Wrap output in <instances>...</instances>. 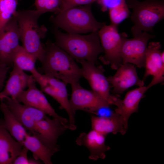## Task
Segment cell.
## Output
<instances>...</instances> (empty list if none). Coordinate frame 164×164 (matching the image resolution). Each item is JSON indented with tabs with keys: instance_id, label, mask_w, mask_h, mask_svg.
<instances>
[{
	"instance_id": "cell-23",
	"label": "cell",
	"mask_w": 164,
	"mask_h": 164,
	"mask_svg": "<svg viewBox=\"0 0 164 164\" xmlns=\"http://www.w3.org/2000/svg\"><path fill=\"white\" fill-rule=\"evenodd\" d=\"M22 145L32 153L34 159H40L45 164L53 163L51 157L56 152L47 147L34 135L27 133Z\"/></svg>"
},
{
	"instance_id": "cell-30",
	"label": "cell",
	"mask_w": 164,
	"mask_h": 164,
	"mask_svg": "<svg viewBox=\"0 0 164 164\" xmlns=\"http://www.w3.org/2000/svg\"><path fill=\"white\" fill-rule=\"evenodd\" d=\"M123 0H98L97 2L101 5L102 11L105 12L118 5Z\"/></svg>"
},
{
	"instance_id": "cell-21",
	"label": "cell",
	"mask_w": 164,
	"mask_h": 164,
	"mask_svg": "<svg viewBox=\"0 0 164 164\" xmlns=\"http://www.w3.org/2000/svg\"><path fill=\"white\" fill-rule=\"evenodd\" d=\"M13 65L9 77L0 92L5 96L15 99L27 87L32 74L28 75L16 65Z\"/></svg>"
},
{
	"instance_id": "cell-6",
	"label": "cell",
	"mask_w": 164,
	"mask_h": 164,
	"mask_svg": "<svg viewBox=\"0 0 164 164\" xmlns=\"http://www.w3.org/2000/svg\"><path fill=\"white\" fill-rule=\"evenodd\" d=\"M35 81L40 86L41 91L52 97L60 104V108L64 109L69 118V129L74 130L75 114L71 108L66 88V84L56 78L42 74L36 70L32 73Z\"/></svg>"
},
{
	"instance_id": "cell-26",
	"label": "cell",
	"mask_w": 164,
	"mask_h": 164,
	"mask_svg": "<svg viewBox=\"0 0 164 164\" xmlns=\"http://www.w3.org/2000/svg\"><path fill=\"white\" fill-rule=\"evenodd\" d=\"M108 10L111 24L117 26L128 18L130 13L125 0H123L118 5Z\"/></svg>"
},
{
	"instance_id": "cell-8",
	"label": "cell",
	"mask_w": 164,
	"mask_h": 164,
	"mask_svg": "<svg viewBox=\"0 0 164 164\" xmlns=\"http://www.w3.org/2000/svg\"><path fill=\"white\" fill-rule=\"evenodd\" d=\"M122 42L121 55L122 63H131L138 67H145V54L149 40L155 36L143 32L132 39H128L125 33H122Z\"/></svg>"
},
{
	"instance_id": "cell-17",
	"label": "cell",
	"mask_w": 164,
	"mask_h": 164,
	"mask_svg": "<svg viewBox=\"0 0 164 164\" xmlns=\"http://www.w3.org/2000/svg\"><path fill=\"white\" fill-rule=\"evenodd\" d=\"M106 136L92 129L87 133H81L77 138L76 142L80 146H84L89 150V158L95 161L104 159L106 152L110 147L105 143Z\"/></svg>"
},
{
	"instance_id": "cell-7",
	"label": "cell",
	"mask_w": 164,
	"mask_h": 164,
	"mask_svg": "<svg viewBox=\"0 0 164 164\" xmlns=\"http://www.w3.org/2000/svg\"><path fill=\"white\" fill-rule=\"evenodd\" d=\"M118 26L111 24L104 26L98 31L104 54L99 59L105 65L116 70L123 63L121 55L122 34L118 32Z\"/></svg>"
},
{
	"instance_id": "cell-12",
	"label": "cell",
	"mask_w": 164,
	"mask_h": 164,
	"mask_svg": "<svg viewBox=\"0 0 164 164\" xmlns=\"http://www.w3.org/2000/svg\"><path fill=\"white\" fill-rule=\"evenodd\" d=\"M19 32L14 15L0 33V63L9 67L13 65V60L20 46Z\"/></svg>"
},
{
	"instance_id": "cell-24",
	"label": "cell",
	"mask_w": 164,
	"mask_h": 164,
	"mask_svg": "<svg viewBox=\"0 0 164 164\" xmlns=\"http://www.w3.org/2000/svg\"><path fill=\"white\" fill-rule=\"evenodd\" d=\"M37 59L20 46L13 60L15 65L21 70L30 71L31 73L36 70L35 63Z\"/></svg>"
},
{
	"instance_id": "cell-2",
	"label": "cell",
	"mask_w": 164,
	"mask_h": 164,
	"mask_svg": "<svg viewBox=\"0 0 164 164\" xmlns=\"http://www.w3.org/2000/svg\"><path fill=\"white\" fill-rule=\"evenodd\" d=\"M56 28L54 34L57 45L76 61L83 60L97 64L98 55L104 53L98 31L82 35L64 33Z\"/></svg>"
},
{
	"instance_id": "cell-9",
	"label": "cell",
	"mask_w": 164,
	"mask_h": 164,
	"mask_svg": "<svg viewBox=\"0 0 164 164\" xmlns=\"http://www.w3.org/2000/svg\"><path fill=\"white\" fill-rule=\"evenodd\" d=\"M51 119L46 116L37 121L31 132L34 135L50 149L56 152L59 150L57 139L69 128L68 120L65 118Z\"/></svg>"
},
{
	"instance_id": "cell-3",
	"label": "cell",
	"mask_w": 164,
	"mask_h": 164,
	"mask_svg": "<svg viewBox=\"0 0 164 164\" xmlns=\"http://www.w3.org/2000/svg\"><path fill=\"white\" fill-rule=\"evenodd\" d=\"M41 15L36 9L16 11L13 15L17 20L22 46L39 61L44 52L41 40L45 37L47 31L45 26L38 24Z\"/></svg>"
},
{
	"instance_id": "cell-27",
	"label": "cell",
	"mask_w": 164,
	"mask_h": 164,
	"mask_svg": "<svg viewBox=\"0 0 164 164\" xmlns=\"http://www.w3.org/2000/svg\"><path fill=\"white\" fill-rule=\"evenodd\" d=\"M62 0H35L36 10L41 14L47 12L55 14L60 11Z\"/></svg>"
},
{
	"instance_id": "cell-33",
	"label": "cell",
	"mask_w": 164,
	"mask_h": 164,
	"mask_svg": "<svg viewBox=\"0 0 164 164\" xmlns=\"http://www.w3.org/2000/svg\"></svg>"
},
{
	"instance_id": "cell-14",
	"label": "cell",
	"mask_w": 164,
	"mask_h": 164,
	"mask_svg": "<svg viewBox=\"0 0 164 164\" xmlns=\"http://www.w3.org/2000/svg\"><path fill=\"white\" fill-rule=\"evenodd\" d=\"M115 74L107 78L111 87L112 92L119 96L129 87L134 85L139 87L144 86V81L138 77L134 64H122L117 70Z\"/></svg>"
},
{
	"instance_id": "cell-31",
	"label": "cell",
	"mask_w": 164,
	"mask_h": 164,
	"mask_svg": "<svg viewBox=\"0 0 164 164\" xmlns=\"http://www.w3.org/2000/svg\"><path fill=\"white\" fill-rule=\"evenodd\" d=\"M9 67L4 64L0 63V92L3 88L4 82Z\"/></svg>"
},
{
	"instance_id": "cell-22",
	"label": "cell",
	"mask_w": 164,
	"mask_h": 164,
	"mask_svg": "<svg viewBox=\"0 0 164 164\" xmlns=\"http://www.w3.org/2000/svg\"><path fill=\"white\" fill-rule=\"evenodd\" d=\"M1 101L0 109L4 117L3 120L4 126L13 138L22 145L28 133L26 129L10 111L5 102Z\"/></svg>"
},
{
	"instance_id": "cell-32",
	"label": "cell",
	"mask_w": 164,
	"mask_h": 164,
	"mask_svg": "<svg viewBox=\"0 0 164 164\" xmlns=\"http://www.w3.org/2000/svg\"><path fill=\"white\" fill-rule=\"evenodd\" d=\"M7 97L2 94L0 92V100H2Z\"/></svg>"
},
{
	"instance_id": "cell-20",
	"label": "cell",
	"mask_w": 164,
	"mask_h": 164,
	"mask_svg": "<svg viewBox=\"0 0 164 164\" xmlns=\"http://www.w3.org/2000/svg\"><path fill=\"white\" fill-rule=\"evenodd\" d=\"M23 146L15 140L0 119V164H12Z\"/></svg>"
},
{
	"instance_id": "cell-19",
	"label": "cell",
	"mask_w": 164,
	"mask_h": 164,
	"mask_svg": "<svg viewBox=\"0 0 164 164\" xmlns=\"http://www.w3.org/2000/svg\"><path fill=\"white\" fill-rule=\"evenodd\" d=\"M92 129L106 136L109 133L125 135L127 129L120 115L114 111L107 116H92Z\"/></svg>"
},
{
	"instance_id": "cell-4",
	"label": "cell",
	"mask_w": 164,
	"mask_h": 164,
	"mask_svg": "<svg viewBox=\"0 0 164 164\" xmlns=\"http://www.w3.org/2000/svg\"><path fill=\"white\" fill-rule=\"evenodd\" d=\"M91 4L67 9L51 16L50 20L56 27L69 34L98 32L106 23L99 22L95 18L91 11Z\"/></svg>"
},
{
	"instance_id": "cell-18",
	"label": "cell",
	"mask_w": 164,
	"mask_h": 164,
	"mask_svg": "<svg viewBox=\"0 0 164 164\" xmlns=\"http://www.w3.org/2000/svg\"><path fill=\"white\" fill-rule=\"evenodd\" d=\"M148 90L146 86H144L129 91L123 100L119 96L116 97L113 104L117 107L114 111L120 115L127 129L129 117L138 111L139 102Z\"/></svg>"
},
{
	"instance_id": "cell-5",
	"label": "cell",
	"mask_w": 164,
	"mask_h": 164,
	"mask_svg": "<svg viewBox=\"0 0 164 164\" xmlns=\"http://www.w3.org/2000/svg\"><path fill=\"white\" fill-rule=\"evenodd\" d=\"M132 9L131 19L133 23L131 31L133 37L143 32H152L154 26L164 18V0H126Z\"/></svg>"
},
{
	"instance_id": "cell-15",
	"label": "cell",
	"mask_w": 164,
	"mask_h": 164,
	"mask_svg": "<svg viewBox=\"0 0 164 164\" xmlns=\"http://www.w3.org/2000/svg\"><path fill=\"white\" fill-rule=\"evenodd\" d=\"M36 82L32 75L28 89L22 92L15 99L20 103L39 110L53 118L64 119V118L59 116L56 112L43 91L37 88Z\"/></svg>"
},
{
	"instance_id": "cell-1",
	"label": "cell",
	"mask_w": 164,
	"mask_h": 164,
	"mask_svg": "<svg viewBox=\"0 0 164 164\" xmlns=\"http://www.w3.org/2000/svg\"><path fill=\"white\" fill-rule=\"evenodd\" d=\"M40 71L71 85L79 82L82 77L81 68L75 60L55 43L48 41L40 60Z\"/></svg>"
},
{
	"instance_id": "cell-28",
	"label": "cell",
	"mask_w": 164,
	"mask_h": 164,
	"mask_svg": "<svg viewBox=\"0 0 164 164\" xmlns=\"http://www.w3.org/2000/svg\"><path fill=\"white\" fill-rule=\"evenodd\" d=\"M98 0H62L60 11L74 7L92 4Z\"/></svg>"
},
{
	"instance_id": "cell-10",
	"label": "cell",
	"mask_w": 164,
	"mask_h": 164,
	"mask_svg": "<svg viewBox=\"0 0 164 164\" xmlns=\"http://www.w3.org/2000/svg\"><path fill=\"white\" fill-rule=\"evenodd\" d=\"M81 65L82 76L87 80L92 91L107 101L113 104L116 96L110 94L111 86L104 74V70L101 65L85 60L77 61Z\"/></svg>"
},
{
	"instance_id": "cell-29",
	"label": "cell",
	"mask_w": 164,
	"mask_h": 164,
	"mask_svg": "<svg viewBox=\"0 0 164 164\" xmlns=\"http://www.w3.org/2000/svg\"><path fill=\"white\" fill-rule=\"evenodd\" d=\"M28 149L23 146L19 155L13 162L14 164H38L40 162L34 159H29L27 156Z\"/></svg>"
},
{
	"instance_id": "cell-25",
	"label": "cell",
	"mask_w": 164,
	"mask_h": 164,
	"mask_svg": "<svg viewBox=\"0 0 164 164\" xmlns=\"http://www.w3.org/2000/svg\"><path fill=\"white\" fill-rule=\"evenodd\" d=\"M17 0H0V33L16 11Z\"/></svg>"
},
{
	"instance_id": "cell-13",
	"label": "cell",
	"mask_w": 164,
	"mask_h": 164,
	"mask_svg": "<svg viewBox=\"0 0 164 164\" xmlns=\"http://www.w3.org/2000/svg\"><path fill=\"white\" fill-rule=\"evenodd\" d=\"M161 44L159 42H151L148 44L145 54V73L142 80L144 81L150 75L153 78L148 85V89L164 80V52L161 51Z\"/></svg>"
},
{
	"instance_id": "cell-16",
	"label": "cell",
	"mask_w": 164,
	"mask_h": 164,
	"mask_svg": "<svg viewBox=\"0 0 164 164\" xmlns=\"http://www.w3.org/2000/svg\"><path fill=\"white\" fill-rule=\"evenodd\" d=\"M4 100L8 108L24 127L32 132L37 121L45 118L46 114L34 107L22 104L15 99L7 96Z\"/></svg>"
},
{
	"instance_id": "cell-11",
	"label": "cell",
	"mask_w": 164,
	"mask_h": 164,
	"mask_svg": "<svg viewBox=\"0 0 164 164\" xmlns=\"http://www.w3.org/2000/svg\"><path fill=\"white\" fill-rule=\"evenodd\" d=\"M72 93L69 100L71 110H81L94 113L99 109L111 105L93 91L84 88L77 82L71 85Z\"/></svg>"
}]
</instances>
